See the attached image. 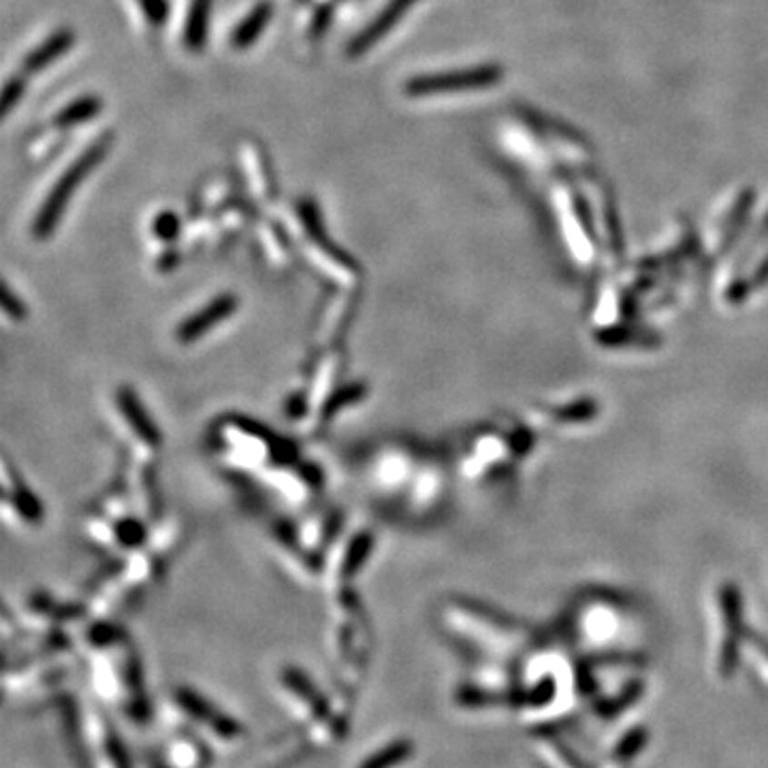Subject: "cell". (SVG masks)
I'll use <instances>...</instances> for the list:
<instances>
[{
  "mask_svg": "<svg viewBox=\"0 0 768 768\" xmlns=\"http://www.w3.org/2000/svg\"><path fill=\"white\" fill-rule=\"evenodd\" d=\"M233 310H235V297H231V294L218 297L216 301H212V304L207 305L205 310L199 312V314L184 323L182 337H184V340H194V337H199V335L205 334V331H210L214 327V323L224 321V318L229 316Z\"/></svg>",
  "mask_w": 768,
  "mask_h": 768,
  "instance_id": "obj_8",
  "label": "cell"
},
{
  "mask_svg": "<svg viewBox=\"0 0 768 768\" xmlns=\"http://www.w3.org/2000/svg\"><path fill=\"white\" fill-rule=\"evenodd\" d=\"M299 218H301V223H304V229L307 231V235L314 239V242L318 245H321L323 250H327L329 254L334 256V259L344 263V265H346V267L356 269V263L353 259H348V256L344 254V252L337 250L335 245L329 242V235H327V231H324L321 214H318V207H316L314 201L305 199V201L299 203Z\"/></svg>",
  "mask_w": 768,
  "mask_h": 768,
  "instance_id": "obj_7",
  "label": "cell"
},
{
  "mask_svg": "<svg viewBox=\"0 0 768 768\" xmlns=\"http://www.w3.org/2000/svg\"><path fill=\"white\" fill-rule=\"evenodd\" d=\"M112 144H114V133L101 135V137H98L88 150H84L82 154H79L77 161L73 163L63 175H60V180L54 184L52 190H49L47 199L43 201L41 210L35 218L33 235L36 239H45L56 231L60 218H63V214H65L66 203H69L71 196L75 194L79 184L90 175V171L107 156Z\"/></svg>",
  "mask_w": 768,
  "mask_h": 768,
  "instance_id": "obj_1",
  "label": "cell"
},
{
  "mask_svg": "<svg viewBox=\"0 0 768 768\" xmlns=\"http://www.w3.org/2000/svg\"><path fill=\"white\" fill-rule=\"evenodd\" d=\"M272 17H274L272 3L263 0V3L256 5V7L252 9L250 14L245 15L235 28H233L231 45L235 49L250 47L252 43H254L263 35V30L267 28V24H269V20H272Z\"/></svg>",
  "mask_w": 768,
  "mask_h": 768,
  "instance_id": "obj_6",
  "label": "cell"
},
{
  "mask_svg": "<svg viewBox=\"0 0 768 768\" xmlns=\"http://www.w3.org/2000/svg\"><path fill=\"white\" fill-rule=\"evenodd\" d=\"M414 753V745L413 741H395L391 743V745H386L384 749H380L378 753H374L367 758L364 764L359 768H395L405 762L408 758H413Z\"/></svg>",
  "mask_w": 768,
  "mask_h": 768,
  "instance_id": "obj_11",
  "label": "cell"
},
{
  "mask_svg": "<svg viewBox=\"0 0 768 768\" xmlns=\"http://www.w3.org/2000/svg\"><path fill=\"white\" fill-rule=\"evenodd\" d=\"M24 90H26V82L22 77H11L3 88V96H0V114L9 115L11 109H14L20 98L24 96Z\"/></svg>",
  "mask_w": 768,
  "mask_h": 768,
  "instance_id": "obj_13",
  "label": "cell"
},
{
  "mask_svg": "<svg viewBox=\"0 0 768 768\" xmlns=\"http://www.w3.org/2000/svg\"><path fill=\"white\" fill-rule=\"evenodd\" d=\"M103 109V101L95 95L79 96L77 101H73L71 105H66L63 112L56 115V126L58 128H73L77 125H84V122H90L96 118Z\"/></svg>",
  "mask_w": 768,
  "mask_h": 768,
  "instance_id": "obj_10",
  "label": "cell"
},
{
  "mask_svg": "<svg viewBox=\"0 0 768 768\" xmlns=\"http://www.w3.org/2000/svg\"><path fill=\"white\" fill-rule=\"evenodd\" d=\"M212 0H193L188 9L186 26H184V45L190 52H201L207 43V30H210Z\"/></svg>",
  "mask_w": 768,
  "mask_h": 768,
  "instance_id": "obj_9",
  "label": "cell"
},
{
  "mask_svg": "<svg viewBox=\"0 0 768 768\" xmlns=\"http://www.w3.org/2000/svg\"><path fill=\"white\" fill-rule=\"evenodd\" d=\"M154 231H156V235L165 239V242H169L177 233V218L174 214H163V216H158L156 224H154Z\"/></svg>",
  "mask_w": 768,
  "mask_h": 768,
  "instance_id": "obj_16",
  "label": "cell"
},
{
  "mask_svg": "<svg viewBox=\"0 0 768 768\" xmlns=\"http://www.w3.org/2000/svg\"><path fill=\"white\" fill-rule=\"evenodd\" d=\"M141 11H144L145 20L152 26H163L169 17V3L167 0H137Z\"/></svg>",
  "mask_w": 768,
  "mask_h": 768,
  "instance_id": "obj_14",
  "label": "cell"
},
{
  "mask_svg": "<svg viewBox=\"0 0 768 768\" xmlns=\"http://www.w3.org/2000/svg\"><path fill=\"white\" fill-rule=\"evenodd\" d=\"M502 79V69L495 65L474 66V69L432 73V75H416L404 85L408 96H434L453 95V92H470L491 88Z\"/></svg>",
  "mask_w": 768,
  "mask_h": 768,
  "instance_id": "obj_2",
  "label": "cell"
},
{
  "mask_svg": "<svg viewBox=\"0 0 768 768\" xmlns=\"http://www.w3.org/2000/svg\"><path fill=\"white\" fill-rule=\"evenodd\" d=\"M643 745H644V734H636V733L628 734L622 743H619L617 752H613V762L617 760V762H622V764H625V762L634 760V755L641 752Z\"/></svg>",
  "mask_w": 768,
  "mask_h": 768,
  "instance_id": "obj_15",
  "label": "cell"
},
{
  "mask_svg": "<svg viewBox=\"0 0 768 768\" xmlns=\"http://www.w3.org/2000/svg\"><path fill=\"white\" fill-rule=\"evenodd\" d=\"M73 45H75V33H73L71 28L58 30V33L47 36L39 47L33 49V52L24 58L22 69L26 73H41L52 63H56L60 56H65Z\"/></svg>",
  "mask_w": 768,
  "mask_h": 768,
  "instance_id": "obj_5",
  "label": "cell"
},
{
  "mask_svg": "<svg viewBox=\"0 0 768 768\" xmlns=\"http://www.w3.org/2000/svg\"><path fill=\"white\" fill-rule=\"evenodd\" d=\"M177 703H180L182 709L190 713L194 720L207 723V726H210L218 736H223V739H237L239 733H242V726H239L235 720H231L229 715L220 713L216 706L207 703V700H203L201 696H196L194 692H190V690L177 692Z\"/></svg>",
  "mask_w": 768,
  "mask_h": 768,
  "instance_id": "obj_4",
  "label": "cell"
},
{
  "mask_svg": "<svg viewBox=\"0 0 768 768\" xmlns=\"http://www.w3.org/2000/svg\"><path fill=\"white\" fill-rule=\"evenodd\" d=\"M284 683H286L288 690H293L299 698H304L305 703H310L312 711H314L318 717L327 715V713H329L327 700H324L321 693H318L316 687L312 685L310 681H307L299 671H286L284 673Z\"/></svg>",
  "mask_w": 768,
  "mask_h": 768,
  "instance_id": "obj_12",
  "label": "cell"
},
{
  "mask_svg": "<svg viewBox=\"0 0 768 768\" xmlns=\"http://www.w3.org/2000/svg\"><path fill=\"white\" fill-rule=\"evenodd\" d=\"M413 5H414V0H391V3L380 11V15L376 17V20H374L372 24H367V26L361 30L353 41H350L348 56L350 58L364 56L367 49L376 45V43L383 39V36L389 33L399 20H402V15L413 7Z\"/></svg>",
  "mask_w": 768,
  "mask_h": 768,
  "instance_id": "obj_3",
  "label": "cell"
}]
</instances>
